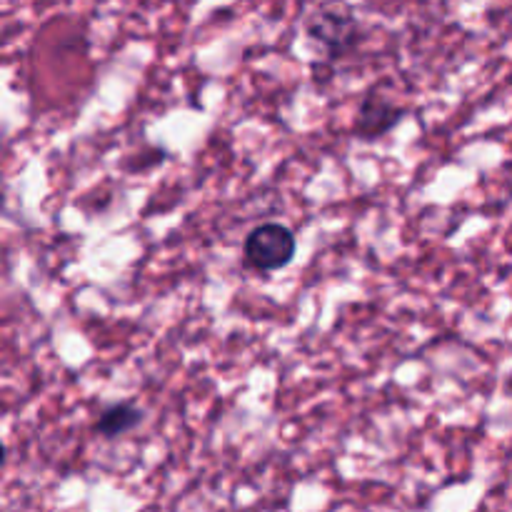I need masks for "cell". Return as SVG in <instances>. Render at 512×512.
<instances>
[{"instance_id": "1", "label": "cell", "mask_w": 512, "mask_h": 512, "mask_svg": "<svg viewBox=\"0 0 512 512\" xmlns=\"http://www.w3.org/2000/svg\"><path fill=\"white\" fill-rule=\"evenodd\" d=\"M295 248H298V243H295V235L288 225L263 223L248 233L243 255L250 268L273 273V270L285 268L293 260Z\"/></svg>"}, {"instance_id": "2", "label": "cell", "mask_w": 512, "mask_h": 512, "mask_svg": "<svg viewBox=\"0 0 512 512\" xmlns=\"http://www.w3.org/2000/svg\"><path fill=\"white\" fill-rule=\"evenodd\" d=\"M310 38L318 40L320 45L328 48V53L333 55H343L358 43V20L348 13V10L340 8H323L313 15L308 25Z\"/></svg>"}, {"instance_id": "3", "label": "cell", "mask_w": 512, "mask_h": 512, "mask_svg": "<svg viewBox=\"0 0 512 512\" xmlns=\"http://www.w3.org/2000/svg\"><path fill=\"white\" fill-rule=\"evenodd\" d=\"M405 115V110L400 105L390 103L383 95L370 93L363 100L358 113V123H355V133L365 140H373L378 135H385L388 130H393L400 123V118Z\"/></svg>"}, {"instance_id": "4", "label": "cell", "mask_w": 512, "mask_h": 512, "mask_svg": "<svg viewBox=\"0 0 512 512\" xmlns=\"http://www.w3.org/2000/svg\"><path fill=\"white\" fill-rule=\"evenodd\" d=\"M143 423V410L135 403L125 400V403L108 405V408L100 413L98 423H95V430H98L103 438H118V435L130 433L133 428Z\"/></svg>"}]
</instances>
